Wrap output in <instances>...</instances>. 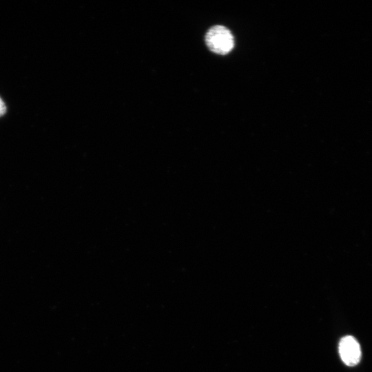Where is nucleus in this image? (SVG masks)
Segmentation results:
<instances>
[{
  "label": "nucleus",
  "mask_w": 372,
  "mask_h": 372,
  "mask_svg": "<svg viewBox=\"0 0 372 372\" xmlns=\"http://www.w3.org/2000/svg\"><path fill=\"white\" fill-rule=\"evenodd\" d=\"M205 42L209 49L218 54L229 53L234 45L231 32L223 25H214L209 29L205 35Z\"/></svg>",
  "instance_id": "nucleus-1"
},
{
  "label": "nucleus",
  "mask_w": 372,
  "mask_h": 372,
  "mask_svg": "<svg viewBox=\"0 0 372 372\" xmlns=\"http://www.w3.org/2000/svg\"><path fill=\"white\" fill-rule=\"evenodd\" d=\"M339 353L344 363L351 366L357 364L361 358L360 346L357 340L351 335H347L341 339Z\"/></svg>",
  "instance_id": "nucleus-2"
},
{
  "label": "nucleus",
  "mask_w": 372,
  "mask_h": 372,
  "mask_svg": "<svg viewBox=\"0 0 372 372\" xmlns=\"http://www.w3.org/2000/svg\"><path fill=\"white\" fill-rule=\"evenodd\" d=\"M6 112V106L4 101L0 97V116H3Z\"/></svg>",
  "instance_id": "nucleus-3"
}]
</instances>
